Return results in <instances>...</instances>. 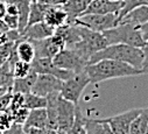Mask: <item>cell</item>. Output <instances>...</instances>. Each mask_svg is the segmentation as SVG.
<instances>
[{
  "label": "cell",
  "instance_id": "cell-34",
  "mask_svg": "<svg viewBox=\"0 0 148 134\" xmlns=\"http://www.w3.org/2000/svg\"><path fill=\"white\" fill-rule=\"evenodd\" d=\"M11 99H12V92H7L3 96H0V113L7 111Z\"/></svg>",
  "mask_w": 148,
  "mask_h": 134
},
{
  "label": "cell",
  "instance_id": "cell-8",
  "mask_svg": "<svg viewBox=\"0 0 148 134\" xmlns=\"http://www.w3.org/2000/svg\"><path fill=\"white\" fill-rule=\"evenodd\" d=\"M30 41V40H29ZM35 48V58H53L56 56L61 50L66 48L65 41L58 33H54V35L45 39V40H38L32 41Z\"/></svg>",
  "mask_w": 148,
  "mask_h": 134
},
{
  "label": "cell",
  "instance_id": "cell-20",
  "mask_svg": "<svg viewBox=\"0 0 148 134\" xmlns=\"http://www.w3.org/2000/svg\"><path fill=\"white\" fill-rule=\"evenodd\" d=\"M86 134H113L106 119H84Z\"/></svg>",
  "mask_w": 148,
  "mask_h": 134
},
{
  "label": "cell",
  "instance_id": "cell-5",
  "mask_svg": "<svg viewBox=\"0 0 148 134\" xmlns=\"http://www.w3.org/2000/svg\"><path fill=\"white\" fill-rule=\"evenodd\" d=\"M89 84H91V82L86 74V70H84L82 72L73 74L69 79L63 81L62 90L60 93L64 99L78 105L79 98Z\"/></svg>",
  "mask_w": 148,
  "mask_h": 134
},
{
  "label": "cell",
  "instance_id": "cell-42",
  "mask_svg": "<svg viewBox=\"0 0 148 134\" xmlns=\"http://www.w3.org/2000/svg\"><path fill=\"white\" fill-rule=\"evenodd\" d=\"M112 1H124V0H112Z\"/></svg>",
  "mask_w": 148,
  "mask_h": 134
},
{
  "label": "cell",
  "instance_id": "cell-31",
  "mask_svg": "<svg viewBox=\"0 0 148 134\" xmlns=\"http://www.w3.org/2000/svg\"><path fill=\"white\" fill-rule=\"evenodd\" d=\"M13 124H14L13 116L10 112L5 111V112L0 113V131H1V132H4L7 128H10Z\"/></svg>",
  "mask_w": 148,
  "mask_h": 134
},
{
  "label": "cell",
  "instance_id": "cell-18",
  "mask_svg": "<svg viewBox=\"0 0 148 134\" xmlns=\"http://www.w3.org/2000/svg\"><path fill=\"white\" fill-rule=\"evenodd\" d=\"M15 51L19 61H22L26 63H33V61L36 57L34 44L32 43V41L26 40L23 38L15 43Z\"/></svg>",
  "mask_w": 148,
  "mask_h": 134
},
{
  "label": "cell",
  "instance_id": "cell-1",
  "mask_svg": "<svg viewBox=\"0 0 148 134\" xmlns=\"http://www.w3.org/2000/svg\"><path fill=\"white\" fill-rule=\"evenodd\" d=\"M85 70L92 84L101 83L114 78L143 75L142 70L136 69L127 63L113 61V59H101L96 63L89 64L85 68Z\"/></svg>",
  "mask_w": 148,
  "mask_h": 134
},
{
  "label": "cell",
  "instance_id": "cell-37",
  "mask_svg": "<svg viewBox=\"0 0 148 134\" xmlns=\"http://www.w3.org/2000/svg\"><path fill=\"white\" fill-rule=\"evenodd\" d=\"M35 1L48 6H58V5H63L66 0H35Z\"/></svg>",
  "mask_w": 148,
  "mask_h": 134
},
{
  "label": "cell",
  "instance_id": "cell-11",
  "mask_svg": "<svg viewBox=\"0 0 148 134\" xmlns=\"http://www.w3.org/2000/svg\"><path fill=\"white\" fill-rule=\"evenodd\" d=\"M32 68L36 74H47L53 75L62 81L69 79L75 72L64 70L53 62V58H35L32 63Z\"/></svg>",
  "mask_w": 148,
  "mask_h": 134
},
{
  "label": "cell",
  "instance_id": "cell-10",
  "mask_svg": "<svg viewBox=\"0 0 148 134\" xmlns=\"http://www.w3.org/2000/svg\"><path fill=\"white\" fill-rule=\"evenodd\" d=\"M142 109H132L114 117L106 118L111 128L113 131V134H130L131 125L134 119L140 114Z\"/></svg>",
  "mask_w": 148,
  "mask_h": 134
},
{
  "label": "cell",
  "instance_id": "cell-15",
  "mask_svg": "<svg viewBox=\"0 0 148 134\" xmlns=\"http://www.w3.org/2000/svg\"><path fill=\"white\" fill-rule=\"evenodd\" d=\"M90 3H91V0H66L62 5L63 10L65 11V13L68 15L66 23L75 25L76 20L85 13Z\"/></svg>",
  "mask_w": 148,
  "mask_h": 134
},
{
  "label": "cell",
  "instance_id": "cell-30",
  "mask_svg": "<svg viewBox=\"0 0 148 134\" xmlns=\"http://www.w3.org/2000/svg\"><path fill=\"white\" fill-rule=\"evenodd\" d=\"M16 42H8L0 46V66H3L11 57Z\"/></svg>",
  "mask_w": 148,
  "mask_h": 134
},
{
  "label": "cell",
  "instance_id": "cell-4",
  "mask_svg": "<svg viewBox=\"0 0 148 134\" xmlns=\"http://www.w3.org/2000/svg\"><path fill=\"white\" fill-rule=\"evenodd\" d=\"M79 33H81V41L69 48L78 53L89 63H90V58L93 54H96V53L105 49L107 46H110L103 33L91 30L83 26H79Z\"/></svg>",
  "mask_w": 148,
  "mask_h": 134
},
{
  "label": "cell",
  "instance_id": "cell-21",
  "mask_svg": "<svg viewBox=\"0 0 148 134\" xmlns=\"http://www.w3.org/2000/svg\"><path fill=\"white\" fill-rule=\"evenodd\" d=\"M7 1L15 4L18 7V11H19V28H18V30L20 33H22L28 26L32 0H7Z\"/></svg>",
  "mask_w": 148,
  "mask_h": 134
},
{
  "label": "cell",
  "instance_id": "cell-22",
  "mask_svg": "<svg viewBox=\"0 0 148 134\" xmlns=\"http://www.w3.org/2000/svg\"><path fill=\"white\" fill-rule=\"evenodd\" d=\"M36 77H38V74L34 70H32V72L25 78H14L12 92H18V93H23V94L32 92Z\"/></svg>",
  "mask_w": 148,
  "mask_h": 134
},
{
  "label": "cell",
  "instance_id": "cell-7",
  "mask_svg": "<svg viewBox=\"0 0 148 134\" xmlns=\"http://www.w3.org/2000/svg\"><path fill=\"white\" fill-rule=\"evenodd\" d=\"M53 62L58 68L72 71L75 74L84 71L85 68L89 65V62L86 59H84L78 53L70 48L61 50L56 56L53 57Z\"/></svg>",
  "mask_w": 148,
  "mask_h": 134
},
{
  "label": "cell",
  "instance_id": "cell-24",
  "mask_svg": "<svg viewBox=\"0 0 148 134\" xmlns=\"http://www.w3.org/2000/svg\"><path fill=\"white\" fill-rule=\"evenodd\" d=\"M148 126V107L142 109L140 114L134 119L131 125L130 134H146Z\"/></svg>",
  "mask_w": 148,
  "mask_h": 134
},
{
  "label": "cell",
  "instance_id": "cell-28",
  "mask_svg": "<svg viewBox=\"0 0 148 134\" xmlns=\"http://www.w3.org/2000/svg\"><path fill=\"white\" fill-rule=\"evenodd\" d=\"M32 63H26L22 61H18L13 66V76L14 78H25L32 72Z\"/></svg>",
  "mask_w": 148,
  "mask_h": 134
},
{
  "label": "cell",
  "instance_id": "cell-35",
  "mask_svg": "<svg viewBox=\"0 0 148 134\" xmlns=\"http://www.w3.org/2000/svg\"><path fill=\"white\" fill-rule=\"evenodd\" d=\"M3 134H27V132H26L23 125L13 124L10 128H7L6 131H4Z\"/></svg>",
  "mask_w": 148,
  "mask_h": 134
},
{
  "label": "cell",
  "instance_id": "cell-40",
  "mask_svg": "<svg viewBox=\"0 0 148 134\" xmlns=\"http://www.w3.org/2000/svg\"><path fill=\"white\" fill-rule=\"evenodd\" d=\"M7 30H10V28L7 27V25L4 22V20H0V35L6 33Z\"/></svg>",
  "mask_w": 148,
  "mask_h": 134
},
{
  "label": "cell",
  "instance_id": "cell-39",
  "mask_svg": "<svg viewBox=\"0 0 148 134\" xmlns=\"http://www.w3.org/2000/svg\"><path fill=\"white\" fill-rule=\"evenodd\" d=\"M7 13V6L6 1H0V20H3Z\"/></svg>",
  "mask_w": 148,
  "mask_h": 134
},
{
  "label": "cell",
  "instance_id": "cell-25",
  "mask_svg": "<svg viewBox=\"0 0 148 134\" xmlns=\"http://www.w3.org/2000/svg\"><path fill=\"white\" fill-rule=\"evenodd\" d=\"M48 104L47 97H41L33 92L25 94V107L28 110H39V109H46Z\"/></svg>",
  "mask_w": 148,
  "mask_h": 134
},
{
  "label": "cell",
  "instance_id": "cell-41",
  "mask_svg": "<svg viewBox=\"0 0 148 134\" xmlns=\"http://www.w3.org/2000/svg\"><path fill=\"white\" fill-rule=\"evenodd\" d=\"M7 92H12V91H8V90H6V89L0 88V96H3V94H5V93H7Z\"/></svg>",
  "mask_w": 148,
  "mask_h": 134
},
{
  "label": "cell",
  "instance_id": "cell-29",
  "mask_svg": "<svg viewBox=\"0 0 148 134\" xmlns=\"http://www.w3.org/2000/svg\"><path fill=\"white\" fill-rule=\"evenodd\" d=\"M25 107V94L23 93H18V92H12V99L10 106L7 109V112H10L12 116L18 110Z\"/></svg>",
  "mask_w": 148,
  "mask_h": 134
},
{
  "label": "cell",
  "instance_id": "cell-19",
  "mask_svg": "<svg viewBox=\"0 0 148 134\" xmlns=\"http://www.w3.org/2000/svg\"><path fill=\"white\" fill-rule=\"evenodd\" d=\"M148 21V6H139L127 13L119 23H131L135 26H141Z\"/></svg>",
  "mask_w": 148,
  "mask_h": 134
},
{
  "label": "cell",
  "instance_id": "cell-9",
  "mask_svg": "<svg viewBox=\"0 0 148 134\" xmlns=\"http://www.w3.org/2000/svg\"><path fill=\"white\" fill-rule=\"evenodd\" d=\"M62 85H63V81L53 75L38 74L32 92L41 97H47L51 93L61 92Z\"/></svg>",
  "mask_w": 148,
  "mask_h": 134
},
{
  "label": "cell",
  "instance_id": "cell-13",
  "mask_svg": "<svg viewBox=\"0 0 148 134\" xmlns=\"http://www.w3.org/2000/svg\"><path fill=\"white\" fill-rule=\"evenodd\" d=\"M125 1V0H124ZM124 1H112V0H91L84 14H119Z\"/></svg>",
  "mask_w": 148,
  "mask_h": 134
},
{
  "label": "cell",
  "instance_id": "cell-14",
  "mask_svg": "<svg viewBox=\"0 0 148 134\" xmlns=\"http://www.w3.org/2000/svg\"><path fill=\"white\" fill-rule=\"evenodd\" d=\"M54 33H55V29L43 21V22H38V23L28 26L21 33V35L26 40L38 41V40H45L53 36Z\"/></svg>",
  "mask_w": 148,
  "mask_h": 134
},
{
  "label": "cell",
  "instance_id": "cell-27",
  "mask_svg": "<svg viewBox=\"0 0 148 134\" xmlns=\"http://www.w3.org/2000/svg\"><path fill=\"white\" fill-rule=\"evenodd\" d=\"M139 6H148V0H125L124 1V6L120 11V13L118 14V21L120 22V20L131 11H133L134 8L139 7Z\"/></svg>",
  "mask_w": 148,
  "mask_h": 134
},
{
  "label": "cell",
  "instance_id": "cell-3",
  "mask_svg": "<svg viewBox=\"0 0 148 134\" xmlns=\"http://www.w3.org/2000/svg\"><path fill=\"white\" fill-rule=\"evenodd\" d=\"M104 36L108 44H128L136 48H143L146 41L141 35L139 26L131 23H118V26L105 30Z\"/></svg>",
  "mask_w": 148,
  "mask_h": 134
},
{
  "label": "cell",
  "instance_id": "cell-44",
  "mask_svg": "<svg viewBox=\"0 0 148 134\" xmlns=\"http://www.w3.org/2000/svg\"><path fill=\"white\" fill-rule=\"evenodd\" d=\"M0 1H7V0H0Z\"/></svg>",
  "mask_w": 148,
  "mask_h": 134
},
{
  "label": "cell",
  "instance_id": "cell-33",
  "mask_svg": "<svg viewBox=\"0 0 148 134\" xmlns=\"http://www.w3.org/2000/svg\"><path fill=\"white\" fill-rule=\"evenodd\" d=\"M3 20H4V22L7 25V27L10 29H18L19 28V16L11 15V14L6 13V15H5V18Z\"/></svg>",
  "mask_w": 148,
  "mask_h": 134
},
{
  "label": "cell",
  "instance_id": "cell-43",
  "mask_svg": "<svg viewBox=\"0 0 148 134\" xmlns=\"http://www.w3.org/2000/svg\"><path fill=\"white\" fill-rule=\"evenodd\" d=\"M146 134H148V126H147V131H146Z\"/></svg>",
  "mask_w": 148,
  "mask_h": 134
},
{
  "label": "cell",
  "instance_id": "cell-45",
  "mask_svg": "<svg viewBox=\"0 0 148 134\" xmlns=\"http://www.w3.org/2000/svg\"><path fill=\"white\" fill-rule=\"evenodd\" d=\"M0 134H3V132H1V131H0Z\"/></svg>",
  "mask_w": 148,
  "mask_h": 134
},
{
  "label": "cell",
  "instance_id": "cell-26",
  "mask_svg": "<svg viewBox=\"0 0 148 134\" xmlns=\"http://www.w3.org/2000/svg\"><path fill=\"white\" fill-rule=\"evenodd\" d=\"M84 119H85V118L83 117L82 111L79 110V107H78V105H77L75 120H73V124L71 125V127L69 128V131L66 132V134H86Z\"/></svg>",
  "mask_w": 148,
  "mask_h": 134
},
{
  "label": "cell",
  "instance_id": "cell-16",
  "mask_svg": "<svg viewBox=\"0 0 148 134\" xmlns=\"http://www.w3.org/2000/svg\"><path fill=\"white\" fill-rule=\"evenodd\" d=\"M26 131L29 129H45L48 128V114L47 109L30 110L28 118L23 125Z\"/></svg>",
  "mask_w": 148,
  "mask_h": 134
},
{
  "label": "cell",
  "instance_id": "cell-32",
  "mask_svg": "<svg viewBox=\"0 0 148 134\" xmlns=\"http://www.w3.org/2000/svg\"><path fill=\"white\" fill-rule=\"evenodd\" d=\"M30 110H28L27 107H22L20 110H18L15 113H13V120H14V124H20V125H25L27 118H28V114H29Z\"/></svg>",
  "mask_w": 148,
  "mask_h": 134
},
{
  "label": "cell",
  "instance_id": "cell-36",
  "mask_svg": "<svg viewBox=\"0 0 148 134\" xmlns=\"http://www.w3.org/2000/svg\"><path fill=\"white\" fill-rule=\"evenodd\" d=\"M142 51H143V65H142V71H143V75L145 74H148V40L146 41L143 48H142Z\"/></svg>",
  "mask_w": 148,
  "mask_h": 134
},
{
  "label": "cell",
  "instance_id": "cell-23",
  "mask_svg": "<svg viewBox=\"0 0 148 134\" xmlns=\"http://www.w3.org/2000/svg\"><path fill=\"white\" fill-rule=\"evenodd\" d=\"M51 6L40 4L35 0H32V5H30V12H29V20H28V26L38 23V22H43L45 18L47 15V12L49 11ZM27 26V27H28Z\"/></svg>",
  "mask_w": 148,
  "mask_h": 134
},
{
  "label": "cell",
  "instance_id": "cell-12",
  "mask_svg": "<svg viewBox=\"0 0 148 134\" xmlns=\"http://www.w3.org/2000/svg\"><path fill=\"white\" fill-rule=\"evenodd\" d=\"M76 107L77 105L73 104L69 100L64 99L62 96H60V99L57 102V124L58 129L68 132L71 125L73 124L76 116Z\"/></svg>",
  "mask_w": 148,
  "mask_h": 134
},
{
  "label": "cell",
  "instance_id": "cell-2",
  "mask_svg": "<svg viewBox=\"0 0 148 134\" xmlns=\"http://www.w3.org/2000/svg\"><path fill=\"white\" fill-rule=\"evenodd\" d=\"M101 59H113L127 63L136 69L142 70L143 65V51L141 48L132 47L128 44H110L105 49L93 54L90 58V63H96Z\"/></svg>",
  "mask_w": 148,
  "mask_h": 134
},
{
  "label": "cell",
  "instance_id": "cell-17",
  "mask_svg": "<svg viewBox=\"0 0 148 134\" xmlns=\"http://www.w3.org/2000/svg\"><path fill=\"white\" fill-rule=\"evenodd\" d=\"M45 22L47 25H49L50 27H53L54 29L66 25V22H68V15H66L65 11L63 10L62 5L51 6L49 8V11L47 12V15L45 18Z\"/></svg>",
  "mask_w": 148,
  "mask_h": 134
},
{
  "label": "cell",
  "instance_id": "cell-38",
  "mask_svg": "<svg viewBox=\"0 0 148 134\" xmlns=\"http://www.w3.org/2000/svg\"><path fill=\"white\" fill-rule=\"evenodd\" d=\"M139 29H140V31H141V35H142V38L145 39V41H147V40H148V21H147L146 23L139 26Z\"/></svg>",
  "mask_w": 148,
  "mask_h": 134
},
{
  "label": "cell",
  "instance_id": "cell-6",
  "mask_svg": "<svg viewBox=\"0 0 148 134\" xmlns=\"http://www.w3.org/2000/svg\"><path fill=\"white\" fill-rule=\"evenodd\" d=\"M118 14H83L75 22V25L83 26L99 33L113 28L118 26Z\"/></svg>",
  "mask_w": 148,
  "mask_h": 134
}]
</instances>
